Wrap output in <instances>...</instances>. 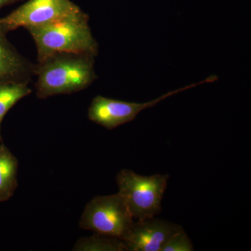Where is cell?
Returning <instances> with one entry per match:
<instances>
[{
    "label": "cell",
    "instance_id": "ba28073f",
    "mask_svg": "<svg viewBox=\"0 0 251 251\" xmlns=\"http://www.w3.org/2000/svg\"><path fill=\"white\" fill-rule=\"evenodd\" d=\"M18 161L4 144L0 145V202L8 201L18 186Z\"/></svg>",
    "mask_w": 251,
    "mask_h": 251
},
{
    "label": "cell",
    "instance_id": "52a82bcc",
    "mask_svg": "<svg viewBox=\"0 0 251 251\" xmlns=\"http://www.w3.org/2000/svg\"><path fill=\"white\" fill-rule=\"evenodd\" d=\"M181 229L178 225L154 217L137 220L123 242L126 251H161L167 241Z\"/></svg>",
    "mask_w": 251,
    "mask_h": 251
},
{
    "label": "cell",
    "instance_id": "8fae6325",
    "mask_svg": "<svg viewBox=\"0 0 251 251\" xmlns=\"http://www.w3.org/2000/svg\"><path fill=\"white\" fill-rule=\"evenodd\" d=\"M74 251H126V248L121 239L95 234L93 237L79 239L74 246Z\"/></svg>",
    "mask_w": 251,
    "mask_h": 251
},
{
    "label": "cell",
    "instance_id": "4fadbf2b",
    "mask_svg": "<svg viewBox=\"0 0 251 251\" xmlns=\"http://www.w3.org/2000/svg\"><path fill=\"white\" fill-rule=\"evenodd\" d=\"M15 1H16V0H0V6L9 4L10 3L14 2Z\"/></svg>",
    "mask_w": 251,
    "mask_h": 251
},
{
    "label": "cell",
    "instance_id": "277c9868",
    "mask_svg": "<svg viewBox=\"0 0 251 251\" xmlns=\"http://www.w3.org/2000/svg\"><path fill=\"white\" fill-rule=\"evenodd\" d=\"M133 216L120 193L97 196L85 206L80 220L81 228L123 241L131 228Z\"/></svg>",
    "mask_w": 251,
    "mask_h": 251
},
{
    "label": "cell",
    "instance_id": "7c38bea8",
    "mask_svg": "<svg viewBox=\"0 0 251 251\" xmlns=\"http://www.w3.org/2000/svg\"><path fill=\"white\" fill-rule=\"evenodd\" d=\"M193 246L184 229H179L171 236L161 251H192Z\"/></svg>",
    "mask_w": 251,
    "mask_h": 251
},
{
    "label": "cell",
    "instance_id": "6da1fadb",
    "mask_svg": "<svg viewBox=\"0 0 251 251\" xmlns=\"http://www.w3.org/2000/svg\"><path fill=\"white\" fill-rule=\"evenodd\" d=\"M35 41L41 63L61 54L95 56L98 45L82 11L44 25L27 28Z\"/></svg>",
    "mask_w": 251,
    "mask_h": 251
},
{
    "label": "cell",
    "instance_id": "5b68a950",
    "mask_svg": "<svg viewBox=\"0 0 251 251\" xmlns=\"http://www.w3.org/2000/svg\"><path fill=\"white\" fill-rule=\"evenodd\" d=\"M217 80V77L212 75L198 83L185 86L178 90L170 91L161 97L145 103L122 101L106 98L102 96H97L92 100L89 108L88 117L90 120L94 123L102 126L107 129L112 130L120 126L133 121L140 112L148 108H152L162 100L171 96L193 88L196 86L202 85L206 82H214Z\"/></svg>",
    "mask_w": 251,
    "mask_h": 251
},
{
    "label": "cell",
    "instance_id": "9c48e42d",
    "mask_svg": "<svg viewBox=\"0 0 251 251\" xmlns=\"http://www.w3.org/2000/svg\"><path fill=\"white\" fill-rule=\"evenodd\" d=\"M0 28V82L12 80L24 71V62L13 50L4 39Z\"/></svg>",
    "mask_w": 251,
    "mask_h": 251
},
{
    "label": "cell",
    "instance_id": "7a4b0ae2",
    "mask_svg": "<svg viewBox=\"0 0 251 251\" xmlns=\"http://www.w3.org/2000/svg\"><path fill=\"white\" fill-rule=\"evenodd\" d=\"M92 56L61 54L40 63L36 91L39 98L74 93L96 78Z\"/></svg>",
    "mask_w": 251,
    "mask_h": 251
},
{
    "label": "cell",
    "instance_id": "30bf717a",
    "mask_svg": "<svg viewBox=\"0 0 251 251\" xmlns=\"http://www.w3.org/2000/svg\"><path fill=\"white\" fill-rule=\"evenodd\" d=\"M31 92L30 89L24 82L14 80L0 82V139L1 122L5 115L15 104Z\"/></svg>",
    "mask_w": 251,
    "mask_h": 251
},
{
    "label": "cell",
    "instance_id": "3957f363",
    "mask_svg": "<svg viewBox=\"0 0 251 251\" xmlns=\"http://www.w3.org/2000/svg\"><path fill=\"white\" fill-rule=\"evenodd\" d=\"M169 175L142 176L130 170H122L117 175L119 193L125 200L133 219H151L161 211V201Z\"/></svg>",
    "mask_w": 251,
    "mask_h": 251
},
{
    "label": "cell",
    "instance_id": "8992f818",
    "mask_svg": "<svg viewBox=\"0 0 251 251\" xmlns=\"http://www.w3.org/2000/svg\"><path fill=\"white\" fill-rule=\"evenodd\" d=\"M71 0H29L0 19L2 31L44 25L80 11Z\"/></svg>",
    "mask_w": 251,
    "mask_h": 251
}]
</instances>
